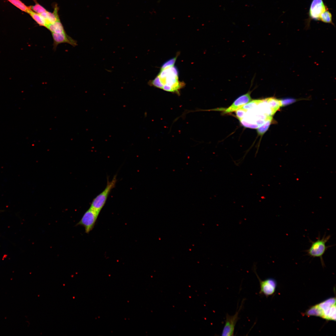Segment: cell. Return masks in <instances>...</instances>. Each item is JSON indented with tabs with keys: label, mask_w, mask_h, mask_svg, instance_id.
Wrapping results in <instances>:
<instances>
[{
	"label": "cell",
	"mask_w": 336,
	"mask_h": 336,
	"mask_svg": "<svg viewBox=\"0 0 336 336\" xmlns=\"http://www.w3.org/2000/svg\"><path fill=\"white\" fill-rule=\"evenodd\" d=\"M175 59L176 58H174L165 63L157 76L154 79L149 81L148 84L179 95L180 90L184 84L179 80L177 70L174 67Z\"/></svg>",
	"instance_id": "cell-1"
},
{
	"label": "cell",
	"mask_w": 336,
	"mask_h": 336,
	"mask_svg": "<svg viewBox=\"0 0 336 336\" xmlns=\"http://www.w3.org/2000/svg\"><path fill=\"white\" fill-rule=\"evenodd\" d=\"M307 316L321 317L327 320H336V298L331 297L310 307L304 313Z\"/></svg>",
	"instance_id": "cell-2"
},
{
	"label": "cell",
	"mask_w": 336,
	"mask_h": 336,
	"mask_svg": "<svg viewBox=\"0 0 336 336\" xmlns=\"http://www.w3.org/2000/svg\"><path fill=\"white\" fill-rule=\"evenodd\" d=\"M331 236L326 235L325 234L323 237L320 238V234L317 240L313 241L309 239V241L311 243V245L309 248L306 250V255L313 258H319L320 259L322 266H324V263L323 259V256L326 252L328 249L331 246V245L327 246L326 243L331 238Z\"/></svg>",
	"instance_id": "cell-3"
},
{
	"label": "cell",
	"mask_w": 336,
	"mask_h": 336,
	"mask_svg": "<svg viewBox=\"0 0 336 336\" xmlns=\"http://www.w3.org/2000/svg\"><path fill=\"white\" fill-rule=\"evenodd\" d=\"M117 180L116 175L110 181L108 180L105 189L94 199L90 208L100 213L110 193L115 186Z\"/></svg>",
	"instance_id": "cell-4"
},
{
	"label": "cell",
	"mask_w": 336,
	"mask_h": 336,
	"mask_svg": "<svg viewBox=\"0 0 336 336\" xmlns=\"http://www.w3.org/2000/svg\"><path fill=\"white\" fill-rule=\"evenodd\" d=\"M99 213L90 208L83 215L77 225L83 226L85 232L88 233L94 228Z\"/></svg>",
	"instance_id": "cell-5"
},
{
	"label": "cell",
	"mask_w": 336,
	"mask_h": 336,
	"mask_svg": "<svg viewBox=\"0 0 336 336\" xmlns=\"http://www.w3.org/2000/svg\"><path fill=\"white\" fill-rule=\"evenodd\" d=\"M244 301V300L242 301L239 309L234 315H230L228 314H226L225 322L222 333V336H230L234 335L235 326L239 319V313L242 308Z\"/></svg>",
	"instance_id": "cell-6"
},
{
	"label": "cell",
	"mask_w": 336,
	"mask_h": 336,
	"mask_svg": "<svg viewBox=\"0 0 336 336\" xmlns=\"http://www.w3.org/2000/svg\"><path fill=\"white\" fill-rule=\"evenodd\" d=\"M254 271L259 282V294L266 297L273 295L275 292L277 286V282L275 279L272 278H268L262 280L257 275L256 271Z\"/></svg>",
	"instance_id": "cell-7"
},
{
	"label": "cell",
	"mask_w": 336,
	"mask_h": 336,
	"mask_svg": "<svg viewBox=\"0 0 336 336\" xmlns=\"http://www.w3.org/2000/svg\"><path fill=\"white\" fill-rule=\"evenodd\" d=\"M328 9L323 0H313L309 12V17L311 20L320 21L321 14Z\"/></svg>",
	"instance_id": "cell-8"
},
{
	"label": "cell",
	"mask_w": 336,
	"mask_h": 336,
	"mask_svg": "<svg viewBox=\"0 0 336 336\" xmlns=\"http://www.w3.org/2000/svg\"><path fill=\"white\" fill-rule=\"evenodd\" d=\"M53 40V49L56 50L57 46L62 43H67L73 47L77 45V41L68 35L66 32L59 33H52Z\"/></svg>",
	"instance_id": "cell-9"
},
{
	"label": "cell",
	"mask_w": 336,
	"mask_h": 336,
	"mask_svg": "<svg viewBox=\"0 0 336 336\" xmlns=\"http://www.w3.org/2000/svg\"><path fill=\"white\" fill-rule=\"evenodd\" d=\"M250 93V92H248L239 96L225 110L224 113H228L232 112L242 108L245 105L251 101Z\"/></svg>",
	"instance_id": "cell-10"
},
{
	"label": "cell",
	"mask_w": 336,
	"mask_h": 336,
	"mask_svg": "<svg viewBox=\"0 0 336 336\" xmlns=\"http://www.w3.org/2000/svg\"><path fill=\"white\" fill-rule=\"evenodd\" d=\"M58 7H56L53 12L47 11L40 14L45 20L47 26L49 24L60 20L58 14Z\"/></svg>",
	"instance_id": "cell-11"
},
{
	"label": "cell",
	"mask_w": 336,
	"mask_h": 336,
	"mask_svg": "<svg viewBox=\"0 0 336 336\" xmlns=\"http://www.w3.org/2000/svg\"><path fill=\"white\" fill-rule=\"evenodd\" d=\"M46 28L51 33H59L65 32L64 27L60 20L49 24Z\"/></svg>",
	"instance_id": "cell-12"
},
{
	"label": "cell",
	"mask_w": 336,
	"mask_h": 336,
	"mask_svg": "<svg viewBox=\"0 0 336 336\" xmlns=\"http://www.w3.org/2000/svg\"><path fill=\"white\" fill-rule=\"evenodd\" d=\"M264 99L274 114L282 106L280 100H279L274 97L268 98Z\"/></svg>",
	"instance_id": "cell-13"
},
{
	"label": "cell",
	"mask_w": 336,
	"mask_h": 336,
	"mask_svg": "<svg viewBox=\"0 0 336 336\" xmlns=\"http://www.w3.org/2000/svg\"><path fill=\"white\" fill-rule=\"evenodd\" d=\"M27 13L30 15L32 18L39 26L46 28L47 26L46 23L44 19L41 15L33 12L30 8Z\"/></svg>",
	"instance_id": "cell-14"
},
{
	"label": "cell",
	"mask_w": 336,
	"mask_h": 336,
	"mask_svg": "<svg viewBox=\"0 0 336 336\" xmlns=\"http://www.w3.org/2000/svg\"><path fill=\"white\" fill-rule=\"evenodd\" d=\"M272 120L273 118L272 116H270L263 124L257 128V132L259 135H262L267 131L272 122Z\"/></svg>",
	"instance_id": "cell-15"
},
{
	"label": "cell",
	"mask_w": 336,
	"mask_h": 336,
	"mask_svg": "<svg viewBox=\"0 0 336 336\" xmlns=\"http://www.w3.org/2000/svg\"><path fill=\"white\" fill-rule=\"evenodd\" d=\"M320 21L325 23L331 24L334 25L332 21V14L328 9L321 14L320 17Z\"/></svg>",
	"instance_id": "cell-16"
},
{
	"label": "cell",
	"mask_w": 336,
	"mask_h": 336,
	"mask_svg": "<svg viewBox=\"0 0 336 336\" xmlns=\"http://www.w3.org/2000/svg\"><path fill=\"white\" fill-rule=\"evenodd\" d=\"M13 5L22 11L28 13L30 9L29 7L26 6L20 0H7Z\"/></svg>",
	"instance_id": "cell-17"
},
{
	"label": "cell",
	"mask_w": 336,
	"mask_h": 336,
	"mask_svg": "<svg viewBox=\"0 0 336 336\" xmlns=\"http://www.w3.org/2000/svg\"><path fill=\"white\" fill-rule=\"evenodd\" d=\"M262 100H254L245 105L242 108L247 110L255 108Z\"/></svg>",
	"instance_id": "cell-18"
},
{
	"label": "cell",
	"mask_w": 336,
	"mask_h": 336,
	"mask_svg": "<svg viewBox=\"0 0 336 336\" xmlns=\"http://www.w3.org/2000/svg\"><path fill=\"white\" fill-rule=\"evenodd\" d=\"M29 7L33 12L40 14L47 11L44 8L38 3H36L35 5L30 6Z\"/></svg>",
	"instance_id": "cell-19"
},
{
	"label": "cell",
	"mask_w": 336,
	"mask_h": 336,
	"mask_svg": "<svg viewBox=\"0 0 336 336\" xmlns=\"http://www.w3.org/2000/svg\"><path fill=\"white\" fill-rule=\"evenodd\" d=\"M247 110L242 108L236 111V114L237 118L239 120L243 118L245 116Z\"/></svg>",
	"instance_id": "cell-20"
},
{
	"label": "cell",
	"mask_w": 336,
	"mask_h": 336,
	"mask_svg": "<svg viewBox=\"0 0 336 336\" xmlns=\"http://www.w3.org/2000/svg\"><path fill=\"white\" fill-rule=\"evenodd\" d=\"M282 106L285 105L291 104L295 101V100L292 99H287L281 100Z\"/></svg>",
	"instance_id": "cell-21"
}]
</instances>
